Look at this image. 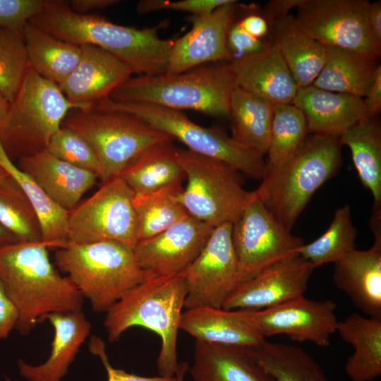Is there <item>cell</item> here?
Returning <instances> with one entry per match:
<instances>
[{
	"instance_id": "obj_1",
	"label": "cell",
	"mask_w": 381,
	"mask_h": 381,
	"mask_svg": "<svg viewBox=\"0 0 381 381\" xmlns=\"http://www.w3.org/2000/svg\"><path fill=\"white\" fill-rule=\"evenodd\" d=\"M29 23L70 43L98 47L138 75L165 73L174 42L159 37V25L139 29L115 24L98 15L76 13L60 0H49Z\"/></svg>"
},
{
	"instance_id": "obj_2",
	"label": "cell",
	"mask_w": 381,
	"mask_h": 381,
	"mask_svg": "<svg viewBox=\"0 0 381 381\" xmlns=\"http://www.w3.org/2000/svg\"><path fill=\"white\" fill-rule=\"evenodd\" d=\"M49 248L42 241L0 247V281L18 309L16 329L23 336L49 314L83 310L84 298L53 265Z\"/></svg>"
},
{
	"instance_id": "obj_3",
	"label": "cell",
	"mask_w": 381,
	"mask_h": 381,
	"mask_svg": "<svg viewBox=\"0 0 381 381\" xmlns=\"http://www.w3.org/2000/svg\"><path fill=\"white\" fill-rule=\"evenodd\" d=\"M186 294L184 272L149 277L105 313L104 327L108 341H118L127 329L134 327L152 331L161 339L157 359L159 374L174 377L179 368L177 336Z\"/></svg>"
},
{
	"instance_id": "obj_4",
	"label": "cell",
	"mask_w": 381,
	"mask_h": 381,
	"mask_svg": "<svg viewBox=\"0 0 381 381\" xmlns=\"http://www.w3.org/2000/svg\"><path fill=\"white\" fill-rule=\"evenodd\" d=\"M237 87L229 62L207 64L179 73L131 76L108 97L119 102L149 103L212 116L229 114Z\"/></svg>"
},
{
	"instance_id": "obj_5",
	"label": "cell",
	"mask_w": 381,
	"mask_h": 381,
	"mask_svg": "<svg viewBox=\"0 0 381 381\" xmlns=\"http://www.w3.org/2000/svg\"><path fill=\"white\" fill-rule=\"evenodd\" d=\"M55 263L96 313H106L130 289L152 276L138 265L133 248L115 241L67 243Z\"/></svg>"
},
{
	"instance_id": "obj_6",
	"label": "cell",
	"mask_w": 381,
	"mask_h": 381,
	"mask_svg": "<svg viewBox=\"0 0 381 381\" xmlns=\"http://www.w3.org/2000/svg\"><path fill=\"white\" fill-rule=\"evenodd\" d=\"M341 146L337 136L308 135L289 162L265 175L255 194L291 230L315 192L338 172Z\"/></svg>"
},
{
	"instance_id": "obj_7",
	"label": "cell",
	"mask_w": 381,
	"mask_h": 381,
	"mask_svg": "<svg viewBox=\"0 0 381 381\" xmlns=\"http://www.w3.org/2000/svg\"><path fill=\"white\" fill-rule=\"evenodd\" d=\"M93 107L71 102L57 84L30 66L16 96L9 103L6 119L0 128V141L12 161L33 155L47 148L71 110Z\"/></svg>"
},
{
	"instance_id": "obj_8",
	"label": "cell",
	"mask_w": 381,
	"mask_h": 381,
	"mask_svg": "<svg viewBox=\"0 0 381 381\" xmlns=\"http://www.w3.org/2000/svg\"><path fill=\"white\" fill-rule=\"evenodd\" d=\"M93 109L131 115L179 140L191 152L220 160L255 179L262 180L266 175L263 155L241 145L219 128L197 124L182 111L109 97L95 103Z\"/></svg>"
},
{
	"instance_id": "obj_9",
	"label": "cell",
	"mask_w": 381,
	"mask_h": 381,
	"mask_svg": "<svg viewBox=\"0 0 381 381\" xmlns=\"http://www.w3.org/2000/svg\"><path fill=\"white\" fill-rule=\"evenodd\" d=\"M62 126L80 135L91 146L101 165L100 180L119 177L154 147L173 139L128 114L95 109H72Z\"/></svg>"
},
{
	"instance_id": "obj_10",
	"label": "cell",
	"mask_w": 381,
	"mask_h": 381,
	"mask_svg": "<svg viewBox=\"0 0 381 381\" xmlns=\"http://www.w3.org/2000/svg\"><path fill=\"white\" fill-rule=\"evenodd\" d=\"M178 157L186 179L179 200L189 216L212 227L234 224L253 195L243 187L238 171L188 150L178 149Z\"/></svg>"
},
{
	"instance_id": "obj_11",
	"label": "cell",
	"mask_w": 381,
	"mask_h": 381,
	"mask_svg": "<svg viewBox=\"0 0 381 381\" xmlns=\"http://www.w3.org/2000/svg\"><path fill=\"white\" fill-rule=\"evenodd\" d=\"M239 285L267 268L296 257L304 244L291 233L253 191L240 217L232 224Z\"/></svg>"
},
{
	"instance_id": "obj_12",
	"label": "cell",
	"mask_w": 381,
	"mask_h": 381,
	"mask_svg": "<svg viewBox=\"0 0 381 381\" xmlns=\"http://www.w3.org/2000/svg\"><path fill=\"white\" fill-rule=\"evenodd\" d=\"M134 193L120 178L104 183L69 211L68 242L115 241L133 249L138 241Z\"/></svg>"
},
{
	"instance_id": "obj_13",
	"label": "cell",
	"mask_w": 381,
	"mask_h": 381,
	"mask_svg": "<svg viewBox=\"0 0 381 381\" xmlns=\"http://www.w3.org/2000/svg\"><path fill=\"white\" fill-rule=\"evenodd\" d=\"M366 0H301L296 21L326 47L357 52L378 60L381 50L367 23Z\"/></svg>"
},
{
	"instance_id": "obj_14",
	"label": "cell",
	"mask_w": 381,
	"mask_h": 381,
	"mask_svg": "<svg viewBox=\"0 0 381 381\" xmlns=\"http://www.w3.org/2000/svg\"><path fill=\"white\" fill-rule=\"evenodd\" d=\"M187 294L184 309L221 308L239 285L232 224L213 228L203 249L184 272Z\"/></svg>"
},
{
	"instance_id": "obj_15",
	"label": "cell",
	"mask_w": 381,
	"mask_h": 381,
	"mask_svg": "<svg viewBox=\"0 0 381 381\" xmlns=\"http://www.w3.org/2000/svg\"><path fill=\"white\" fill-rule=\"evenodd\" d=\"M336 306L331 300L315 301L302 296L274 307L246 311L265 338L285 334L295 341L327 347L337 331Z\"/></svg>"
},
{
	"instance_id": "obj_16",
	"label": "cell",
	"mask_w": 381,
	"mask_h": 381,
	"mask_svg": "<svg viewBox=\"0 0 381 381\" xmlns=\"http://www.w3.org/2000/svg\"><path fill=\"white\" fill-rule=\"evenodd\" d=\"M238 9L236 1L230 0L208 14L190 16L192 28L174 40L166 73H179L207 64L231 61L226 39Z\"/></svg>"
},
{
	"instance_id": "obj_17",
	"label": "cell",
	"mask_w": 381,
	"mask_h": 381,
	"mask_svg": "<svg viewBox=\"0 0 381 381\" xmlns=\"http://www.w3.org/2000/svg\"><path fill=\"white\" fill-rule=\"evenodd\" d=\"M212 226L190 216L133 248L140 267L152 276L184 272L203 249Z\"/></svg>"
},
{
	"instance_id": "obj_18",
	"label": "cell",
	"mask_w": 381,
	"mask_h": 381,
	"mask_svg": "<svg viewBox=\"0 0 381 381\" xmlns=\"http://www.w3.org/2000/svg\"><path fill=\"white\" fill-rule=\"evenodd\" d=\"M314 269L300 255L277 263L238 285L222 308L260 310L302 296Z\"/></svg>"
},
{
	"instance_id": "obj_19",
	"label": "cell",
	"mask_w": 381,
	"mask_h": 381,
	"mask_svg": "<svg viewBox=\"0 0 381 381\" xmlns=\"http://www.w3.org/2000/svg\"><path fill=\"white\" fill-rule=\"evenodd\" d=\"M381 215L375 212L370 225L373 245L356 248L337 261L332 280L353 305L368 317L381 319Z\"/></svg>"
},
{
	"instance_id": "obj_20",
	"label": "cell",
	"mask_w": 381,
	"mask_h": 381,
	"mask_svg": "<svg viewBox=\"0 0 381 381\" xmlns=\"http://www.w3.org/2000/svg\"><path fill=\"white\" fill-rule=\"evenodd\" d=\"M79 61L59 87L71 102L94 105L133 74L123 61L91 44L80 45Z\"/></svg>"
},
{
	"instance_id": "obj_21",
	"label": "cell",
	"mask_w": 381,
	"mask_h": 381,
	"mask_svg": "<svg viewBox=\"0 0 381 381\" xmlns=\"http://www.w3.org/2000/svg\"><path fill=\"white\" fill-rule=\"evenodd\" d=\"M229 65L238 87L274 106L292 104L299 87L273 43L260 52L234 59Z\"/></svg>"
},
{
	"instance_id": "obj_22",
	"label": "cell",
	"mask_w": 381,
	"mask_h": 381,
	"mask_svg": "<svg viewBox=\"0 0 381 381\" xmlns=\"http://www.w3.org/2000/svg\"><path fill=\"white\" fill-rule=\"evenodd\" d=\"M179 329L198 341L238 347L248 351L266 339L254 326L246 310L222 308L185 310L181 316Z\"/></svg>"
},
{
	"instance_id": "obj_23",
	"label": "cell",
	"mask_w": 381,
	"mask_h": 381,
	"mask_svg": "<svg viewBox=\"0 0 381 381\" xmlns=\"http://www.w3.org/2000/svg\"><path fill=\"white\" fill-rule=\"evenodd\" d=\"M45 320L54 329L48 358L37 365L22 359L17 362L19 374L28 381H61L91 331V323L83 310L51 313L44 318Z\"/></svg>"
},
{
	"instance_id": "obj_24",
	"label": "cell",
	"mask_w": 381,
	"mask_h": 381,
	"mask_svg": "<svg viewBox=\"0 0 381 381\" xmlns=\"http://www.w3.org/2000/svg\"><path fill=\"white\" fill-rule=\"evenodd\" d=\"M292 104L304 114L310 134L339 137L368 117L363 98L312 85L299 87Z\"/></svg>"
},
{
	"instance_id": "obj_25",
	"label": "cell",
	"mask_w": 381,
	"mask_h": 381,
	"mask_svg": "<svg viewBox=\"0 0 381 381\" xmlns=\"http://www.w3.org/2000/svg\"><path fill=\"white\" fill-rule=\"evenodd\" d=\"M16 166L49 198L68 212L78 205L98 179L94 173L56 157L47 149L19 159Z\"/></svg>"
},
{
	"instance_id": "obj_26",
	"label": "cell",
	"mask_w": 381,
	"mask_h": 381,
	"mask_svg": "<svg viewBox=\"0 0 381 381\" xmlns=\"http://www.w3.org/2000/svg\"><path fill=\"white\" fill-rule=\"evenodd\" d=\"M190 374L195 381H275L248 351L198 340Z\"/></svg>"
},
{
	"instance_id": "obj_27",
	"label": "cell",
	"mask_w": 381,
	"mask_h": 381,
	"mask_svg": "<svg viewBox=\"0 0 381 381\" xmlns=\"http://www.w3.org/2000/svg\"><path fill=\"white\" fill-rule=\"evenodd\" d=\"M272 27L271 42L278 49L298 87L312 85L325 63L327 47L307 34L290 14Z\"/></svg>"
},
{
	"instance_id": "obj_28",
	"label": "cell",
	"mask_w": 381,
	"mask_h": 381,
	"mask_svg": "<svg viewBox=\"0 0 381 381\" xmlns=\"http://www.w3.org/2000/svg\"><path fill=\"white\" fill-rule=\"evenodd\" d=\"M353 347L344 370L353 381H372L381 375V319L352 313L338 321L337 331Z\"/></svg>"
},
{
	"instance_id": "obj_29",
	"label": "cell",
	"mask_w": 381,
	"mask_h": 381,
	"mask_svg": "<svg viewBox=\"0 0 381 381\" xmlns=\"http://www.w3.org/2000/svg\"><path fill=\"white\" fill-rule=\"evenodd\" d=\"M325 63L312 85L365 97L379 66L377 59L352 51L327 47Z\"/></svg>"
},
{
	"instance_id": "obj_30",
	"label": "cell",
	"mask_w": 381,
	"mask_h": 381,
	"mask_svg": "<svg viewBox=\"0 0 381 381\" xmlns=\"http://www.w3.org/2000/svg\"><path fill=\"white\" fill-rule=\"evenodd\" d=\"M30 66L59 85L77 66L80 46L59 39L28 22L22 30Z\"/></svg>"
},
{
	"instance_id": "obj_31",
	"label": "cell",
	"mask_w": 381,
	"mask_h": 381,
	"mask_svg": "<svg viewBox=\"0 0 381 381\" xmlns=\"http://www.w3.org/2000/svg\"><path fill=\"white\" fill-rule=\"evenodd\" d=\"M274 107L267 100L237 86L230 102L231 137L264 156L269 147Z\"/></svg>"
},
{
	"instance_id": "obj_32",
	"label": "cell",
	"mask_w": 381,
	"mask_h": 381,
	"mask_svg": "<svg viewBox=\"0 0 381 381\" xmlns=\"http://www.w3.org/2000/svg\"><path fill=\"white\" fill-rule=\"evenodd\" d=\"M346 145L362 184L370 191L374 211L381 206V126L375 117H367L339 137Z\"/></svg>"
},
{
	"instance_id": "obj_33",
	"label": "cell",
	"mask_w": 381,
	"mask_h": 381,
	"mask_svg": "<svg viewBox=\"0 0 381 381\" xmlns=\"http://www.w3.org/2000/svg\"><path fill=\"white\" fill-rule=\"evenodd\" d=\"M134 195H145L181 183L185 175L172 141L146 152L119 176Z\"/></svg>"
},
{
	"instance_id": "obj_34",
	"label": "cell",
	"mask_w": 381,
	"mask_h": 381,
	"mask_svg": "<svg viewBox=\"0 0 381 381\" xmlns=\"http://www.w3.org/2000/svg\"><path fill=\"white\" fill-rule=\"evenodd\" d=\"M0 165L20 186L40 220L42 241L50 248H61L68 242L69 212L54 202L37 183L8 157L0 141Z\"/></svg>"
},
{
	"instance_id": "obj_35",
	"label": "cell",
	"mask_w": 381,
	"mask_h": 381,
	"mask_svg": "<svg viewBox=\"0 0 381 381\" xmlns=\"http://www.w3.org/2000/svg\"><path fill=\"white\" fill-rule=\"evenodd\" d=\"M249 353L275 381H329L315 360L299 347L265 339Z\"/></svg>"
},
{
	"instance_id": "obj_36",
	"label": "cell",
	"mask_w": 381,
	"mask_h": 381,
	"mask_svg": "<svg viewBox=\"0 0 381 381\" xmlns=\"http://www.w3.org/2000/svg\"><path fill=\"white\" fill-rule=\"evenodd\" d=\"M181 183L145 195H134L138 241L153 237L189 216L179 200Z\"/></svg>"
},
{
	"instance_id": "obj_37",
	"label": "cell",
	"mask_w": 381,
	"mask_h": 381,
	"mask_svg": "<svg viewBox=\"0 0 381 381\" xmlns=\"http://www.w3.org/2000/svg\"><path fill=\"white\" fill-rule=\"evenodd\" d=\"M308 131L303 112L293 104L274 107L266 162L267 173L289 162L303 146Z\"/></svg>"
},
{
	"instance_id": "obj_38",
	"label": "cell",
	"mask_w": 381,
	"mask_h": 381,
	"mask_svg": "<svg viewBox=\"0 0 381 381\" xmlns=\"http://www.w3.org/2000/svg\"><path fill=\"white\" fill-rule=\"evenodd\" d=\"M357 231L351 219V207L338 208L327 229L314 241L303 244L298 255L316 268L327 263H335L355 249Z\"/></svg>"
},
{
	"instance_id": "obj_39",
	"label": "cell",
	"mask_w": 381,
	"mask_h": 381,
	"mask_svg": "<svg viewBox=\"0 0 381 381\" xmlns=\"http://www.w3.org/2000/svg\"><path fill=\"white\" fill-rule=\"evenodd\" d=\"M0 224L18 242L42 241L35 210L19 184L10 176L0 182Z\"/></svg>"
},
{
	"instance_id": "obj_40",
	"label": "cell",
	"mask_w": 381,
	"mask_h": 381,
	"mask_svg": "<svg viewBox=\"0 0 381 381\" xmlns=\"http://www.w3.org/2000/svg\"><path fill=\"white\" fill-rule=\"evenodd\" d=\"M30 68L22 31L0 28V93L11 103Z\"/></svg>"
},
{
	"instance_id": "obj_41",
	"label": "cell",
	"mask_w": 381,
	"mask_h": 381,
	"mask_svg": "<svg viewBox=\"0 0 381 381\" xmlns=\"http://www.w3.org/2000/svg\"><path fill=\"white\" fill-rule=\"evenodd\" d=\"M56 157L101 179V165L90 144L78 133L62 126L50 139L46 148Z\"/></svg>"
},
{
	"instance_id": "obj_42",
	"label": "cell",
	"mask_w": 381,
	"mask_h": 381,
	"mask_svg": "<svg viewBox=\"0 0 381 381\" xmlns=\"http://www.w3.org/2000/svg\"><path fill=\"white\" fill-rule=\"evenodd\" d=\"M49 0H0V28L22 31Z\"/></svg>"
},
{
	"instance_id": "obj_43",
	"label": "cell",
	"mask_w": 381,
	"mask_h": 381,
	"mask_svg": "<svg viewBox=\"0 0 381 381\" xmlns=\"http://www.w3.org/2000/svg\"><path fill=\"white\" fill-rule=\"evenodd\" d=\"M230 0H141L135 7L137 13L145 14L151 12L169 10L190 13L191 16H203L228 3Z\"/></svg>"
},
{
	"instance_id": "obj_44",
	"label": "cell",
	"mask_w": 381,
	"mask_h": 381,
	"mask_svg": "<svg viewBox=\"0 0 381 381\" xmlns=\"http://www.w3.org/2000/svg\"><path fill=\"white\" fill-rule=\"evenodd\" d=\"M89 351L101 360L107 371V381H183L188 368V363L183 362L179 364L178 370L174 377H144L128 373L122 369L114 368L109 361L104 342L97 336L90 337Z\"/></svg>"
},
{
	"instance_id": "obj_45",
	"label": "cell",
	"mask_w": 381,
	"mask_h": 381,
	"mask_svg": "<svg viewBox=\"0 0 381 381\" xmlns=\"http://www.w3.org/2000/svg\"><path fill=\"white\" fill-rule=\"evenodd\" d=\"M226 44L234 59L260 52L267 49L271 42L251 36L241 27L238 21H235L228 32Z\"/></svg>"
},
{
	"instance_id": "obj_46",
	"label": "cell",
	"mask_w": 381,
	"mask_h": 381,
	"mask_svg": "<svg viewBox=\"0 0 381 381\" xmlns=\"http://www.w3.org/2000/svg\"><path fill=\"white\" fill-rule=\"evenodd\" d=\"M18 317L15 303L0 281V340L7 338L16 327Z\"/></svg>"
},
{
	"instance_id": "obj_47",
	"label": "cell",
	"mask_w": 381,
	"mask_h": 381,
	"mask_svg": "<svg viewBox=\"0 0 381 381\" xmlns=\"http://www.w3.org/2000/svg\"><path fill=\"white\" fill-rule=\"evenodd\" d=\"M301 0H274L270 1L265 8V18L269 27H272L279 20L289 15V11L296 8Z\"/></svg>"
},
{
	"instance_id": "obj_48",
	"label": "cell",
	"mask_w": 381,
	"mask_h": 381,
	"mask_svg": "<svg viewBox=\"0 0 381 381\" xmlns=\"http://www.w3.org/2000/svg\"><path fill=\"white\" fill-rule=\"evenodd\" d=\"M365 99H363L368 117H375L381 109V66L379 65L374 80Z\"/></svg>"
},
{
	"instance_id": "obj_49",
	"label": "cell",
	"mask_w": 381,
	"mask_h": 381,
	"mask_svg": "<svg viewBox=\"0 0 381 381\" xmlns=\"http://www.w3.org/2000/svg\"><path fill=\"white\" fill-rule=\"evenodd\" d=\"M367 23L370 34L376 46L381 50V1L368 2Z\"/></svg>"
},
{
	"instance_id": "obj_50",
	"label": "cell",
	"mask_w": 381,
	"mask_h": 381,
	"mask_svg": "<svg viewBox=\"0 0 381 381\" xmlns=\"http://www.w3.org/2000/svg\"><path fill=\"white\" fill-rule=\"evenodd\" d=\"M241 27L251 36L261 39L269 32V25L264 16L258 14H249L238 20Z\"/></svg>"
},
{
	"instance_id": "obj_51",
	"label": "cell",
	"mask_w": 381,
	"mask_h": 381,
	"mask_svg": "<svg viewBox=\"0 0 381 381\" xmlns=\"http://www.w3.org/2000/svg\"><path fill=\"white\" fill-rule=\"evenodd\" d=\"M119 2L118 0H72L68 5L76 13L89 14L93 11L105 9Z\"/></svg>"
},
{
	"instance_id": "obj_52",
	"label": "cell",
	"mask_w": 381,
	"mask_h": 381,
	"mask_svg": "<svg viewBox=\"0 0 381 381\" xmlns=\"http://www.w3.org/2000/svg\"><path fill=\"white\" fill-rule=\"evenodd\" d=\"M15 242L16 238L0 224V247Z\"/></svg>"
},
{
	"instance_id": "obj_53",
	"label": "cell",
	"mask_w": 381,
	"mask_h": 381,
	"mask_svg": "<svg viewBox=\"0 0 381 381\" xmlns=\"http://www.w3.org/2000/svg\"><path fill=\"white\" fill-rule=\"evenodd\" d=\"M8 107V102L0 93V128L4 126L6 119Z\"/></svg>"
},
{
	"instance_id": "obj_54",
	"label": "cell",
	"mask_w": 381,
	"mask_h": 381,
	"mask_svg": "<svg viewBox=\"0 0 381 381\" xmlns=\"http://www.w3.org/2000/svg\"><path fill=\"white\" fill-rule=\"evenodd\" d=\"M8 174L6 170L0 165V182L4 181L7 177H8Z\"/></svg>"
},
{
	"instance_id": "obj_55",
	"label": "cell",
	"mask_w": 381,
	"mask_h": 381,
	"mask_svg": "<svg viewBox=\"0 0 381 381\" xmlns=\"http://www.w3.org/2000/svg\"><path fill=\"white\" fill-rule=\"evenodd\" d=\"M6 380L7 381H13L11 379L8 378V377H6Z\"/></svg>"
}]
</instances>
